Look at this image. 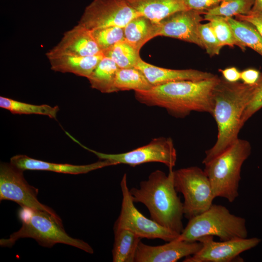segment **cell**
Instances as JSON below:
<instances>
[{
	"label": "cell",
	"mask_w": 262,
	"mask_h": 262,
	"mask_svg": "<svg viewBox=\"0 0 262 262\" xmlns=\"http://www.w3.org/2000/svg\"><path fill=\"white\" fill-rule=\"evenodd\" d=\"M220 78L215 75L201 81L170 82L147 91H134V97L142 104L164 108L178 118L185 117L192 112L212 114L213 91Z\"/></svg>",
	"instance_id": "obj_1"
},
{
	"label": "cell",
	"mask_w": 262,
	"mask_h": 262,
	"mask_svg": "<svg viewBox=\"0 0 262 262\" xmlns=\"http://www.w3.org/2000/svg\"><path fill=\"white\" fill-rule=\"evenodd\" d=\"M254 85L230 82L220 78L213 91L211 114L217 127V139L214 145L205 151L203 164L224 152L239 138L244 126L242 117L251 99Z\"/></svg>",
	"instance_id": "obj_2"
},
{
	"label": "cell",
	"mask_w": 262,
	"mask_h": 262,
	"mask_svg": "<svg viewBox=\"0 0 262 262\" xmlns=\"http://www.w3.org/2000/svg\"><path fill=\"white\" fill-rule=\"evenodd\" d=\"M174 170L166 175L160 170L151 172L139 188L130 190L134 202L143 203L152 220L179 235L184 228L183 204L177 195L174 183Z\"/></svg>",
	"instance_id": "obj_3"
},
{
	"label": "cell",
	"mask_w": 262,
	"mask_h": 262,
	"mask_svg": "<svg viewBox=\"0 0 262 262\" xmlns=\"http://www.w3.org/2000/svg\"><path fill=\"white\" fill-rule=\"evenodd\" d=\"M18 217L22 223L21 228L8 238L0 240V246L12 247L20 238L34 239L42 246L51 248L60 243L79 248L92 254V247L83 240L72 238L65 231L63 223L50 214L38 210L21 207Z\"/></svg>",
	"instance_id": "obj_4"
},
{
	"label": "cell",
	"mask_w": 262,
	"mask_h": 262,
	"mask_svg": "<svg viewBox=\"0 0 262 262\" xmlns=\"http://www.w3.org/2000/svg\"><path fill=\"white\" fill-rule=\"evenodd\" d=\"M251 151L249 142L238 138L224 152L204 164V171L215 197L226 198L230 203L238 197L241 168Z\"/></svg>",
	"instance_id": "obj_5"
},
{
	"label": "cell",
	"mask_w": 262,
	"mask_h": 262,
	"mask_svg": "<svg viewBox=\"0 0 262 262\" xmlns=\"http://www.w3.org/2000/svg\"><path fill=\"white\" fill-rule=\"evenodd\" d=\"M246 219L231 213L225 206L213 204L205 212L190 219L178 239L197 241L205 236H215L220 241L247 237Z\"/></svg>",
	"instance_id": "obj_6"
},
{
	"label": "cell",
	"mask_w": 262,
	"mask_h": 262,
	"mask_svg": "<svg viewBox=\"0 0 262 262\" xmlns=\"http://www.w3.org/2000/svg\"><path fill=\"white\" fill-rule=\"evenodd\" d=\"M174 183L184 197L183 213L190 219L207 211L215 198L204 170L193 166L174 170Z\"/></svg>",
	"instance_id": "obj_7"
},
{
	"label": "cell",
	"mask_w": 262,
	"mask_h": 262,
	"mask_svg": "<svg viewBox=\"0 0 262 262\" xmlns=\"http://www.w3.org/2000/svg\"><path fill=\"white\" fill-rule=\"evenodd\" d=\"M122 195L120 214L114 226V231L130 230L140 238L160 239L170 242L178 238L180 235L148 219L135 207L127 184V176L124 174L120 182Z\"/></svg>",
	"instance_id": "obj_8"
},
{
	"label": "cell",
	"mask_w": 262,
	"mask_h": 262,
	"mask_svg": "<svg viewBox=\"0 0 262 262\" xmlns=\"http://www.w3.org/2000/svg\"><path fill=\"white\" fill-rule=\"evenodd\" d=\"M72 140L83 148L94 153L100 160H108L117 163L135 166L141 164L158 162L173 169L177 161V152L172 139L160 137L152 139L147 144L132 150L117 154L104 153L91 149L74 137Z\"/></svg>",
	"instance_id": "obj_9"
},
{
	"label": "cell",
	"mask_w": 262,
	"mask_h": 262,
	"mask_svg": "<svg viewBox=\"0 0 262 262\" xmlns=\"http://www.w3.org/2000/svg\"><path fill=\"white\" fill-rule=\"evenodd\" d=\"M23 171L10 163H0V200L13 201L21 207L47 212L62 223L53 209L38 200V189L28 183L24 177Z\"/></svg>",
	"instance_id": "obj_10"
},
{
	"label": "cell",
	"mask_w": 262,
	"mask_h": 262,
	"mask_svg": "<svg viewBox=\"0 0 262 262\" xmlns=\"http://www.w3.org/2000/svg\"><path fill=\"white\" fill-rule=\"evenodd\" d=\"M139 15L124 0H94L85 9L78 24L91 31L124 27Z\"/></svg>",
	"instance_id": "obj_11"
},
{
	"label": "cell",
	"mask_w": 262,
	"mask_h": 262,
	"mask_svg": "<svg viewBox=\"0 0 262 262\" xmlns=\"http://www.w3.org/2000/svg\"><path fill=\"white\" fill-rule=\"evenodd\" d=\"M197 241L201 249L195 254L186 257L183 262H232L241 260L242 253L256 246L261 241L257 237L216 242L213 236H205Z\"/></svg>",
	"instance_id": "obj_12"
},
{
	"label": "cell",
	"mask_w": 262,
	"mask_h": 262,
	"mask_svg": "<svg viewBox=\"0 0 262 262\" xmlns=\"http://www.w3.org/2000/svg\"><path fill=\"white\" fill-rule=\"evenodd\" d=\"M201 13L183 10L173 13L158 22V36H164L196 44L203 49L198 28L204 18Z\"/></svg>",
	"instance_id": "obj_13"
},
{
	"label": "cell",
	"mask_w": 262,
	"mask_h": 262,
	"mask_svg": "<svg viewBox=\"0 0 262 262\" xmlns=\"http://www.w3.org/2000/svg\"><path fill=\"white\" fill-rule=\"evenodd\" d=\"M202 245L199 241L178 239L159 246H149L140 242L134 262H176L198 252Z\"/></svg>",
	"instance_id": "obj_14"
},
{
	"label": "cell",
	"mask_w": 262,
	"mask_h": 262,
	"mask_svg": "<svg viewBox=\"0 0 262 262\" xmlns=\"http://www.w3.org/2000/svg\"><path fill=\"white\" fill-rule=\"evenodd\" d=\"M102 53L90 30L79 24L66 32L59 42L46 55L66 54L90 56Z\"/></svg>",
	"instance_id": "obj_15"
},
{
	"label": "cell",
	"mask_w": 262,
	"mask_h": 262,
	"mask_svg": "<svg viewBox=\"0 0 262 262\" xmlns=\"http://www.w3.org/2000/svg\"><path fill=\"white\" fill-rule=\"evenodd\" d=\"M10 163L23 171H48L74 175L85 174L103 167L118 164L108 160H102L85 165L57 164L35 159L25 155H15L10 159Z\"/></svg>",
	"instance_id": "obj_16"
},
{
	"label": "cell",
	"mask_w": 262,
	"mask_h": 262,
	"mask_svg": "<svg viewBox=\"0 0 262 262\" xmlns=\"http://www.w3.org/2000/svg\"><path fill=\"white\" fill-rule=\"evenodd\" d=\"M135 67L139 69L153 86L181 81H201L210 79L215 75L210 72L193 69H173L157 66L139 60Z\"/></svg>",
	"instance_id": "obj_17"
},
{
	"label": "cell",
	"mask_w": 262,
	"mask_h": 262,
	"mask_svg": "<svg viewBox=\"0 0 262 262\" xmlns=\"http://www.w3.org/2000/svg\"><path fill=\"white\" fill-rule=\"evenodd\" d=\"M103 53L90 56L66 54L46 55L51 69L61 73H70L88 78L103 57Z\"/></svg>",
	"instance_id": "obj_18"
},
{
	"label": "cell",
	"mask_w": 262,
	"mask_h": 262,
	"mask_svg": "<svg viewBox=\"0 0 262 262\" xmlns=\"http://www.w3.org/2000/svg\"><path fill=\"white\" fill-rule=\"evenodd\" d=\"M139 15L144 16L154 22L173 13L187 10L183 0H124Z\"/></svg>",
	"instance_id": "obj_19"
},
{
	"label": "cell",
	"mask_w": 262,
	"mask_h": 262,
	"mask_svg": "<svg viewBox=\"0 0 262 262\" xmlns=\"http://www.w3.org/2000/svg\"><path fill=\"white\" fill-rule=\"evenodd\" d=\"M125 40L136 49L158 35V23L141 15L132 19L124 27Z\"/></svg>",
	"instance_id": "obj_20"
},
{
	"label": "cell",
	"mask_w": 262,
	"mask_h": 262,
	"mask_svg": "<svg viewBox=\"0 0 262 262\" xmlns=\"http://www.w3.org/2000/svg\"><path fill=\"white\" fill-rule=\"evenodd\" d=\"M119 69L110 58L103 56L91 75L87 78L91 87L103 93L116 92L115 80Z\"/></svg>",
	"instance_id": "obj_21"
},
{
	"label": "cell",
	"mask_w": 262,
	"mask_h": 262,
	"mask_svg": "<svg viewBox=\"0 0 262 262\" xmlns=\"http://www.w3.org/2000/svg\"><path fill=\"white\" fill-rule=\"evenodd\" d=\"M114 234L113 262H134L137 248L141 238L127 229L115 230Z\"/></svg>",
	"instance_id": "obj_22"
},
{
	"label": "cell",
	"mask_w": 262,
	"mask_h": 262,
	"mask_svg": "<svg viewBox=\"0 0 262 262\" xmlns=\"http://www.w3.org/2000/svg\"><path fill=\"white\" fill-rule=\"evenodd\" d=\"M234 35L242 46L244 50L248 47L262 56V36L251 23L226 17Z\"/></svg>",
	"instance_id": "obj_23"
},
{
	"label": "cell",
	"mask_w": 262,
	"mask_h": 262,
	"mask_svg": "<svg viewBox=\"0 0 262 262\" xmlns=\"http://www.w3.org/2000/svg\"><path fill=\"white\" fill-rule=\"evenodd\" d=\"M0 107L8 110L14 114L40 115L55 119L59 111L58 106H51L48 104L35 105L15 99L0 97Z\"/></svg>",
	"instance_id": "obj_24"
},
{
	"label": "cell",
	"mask_w": 262,
	"mask_h": 262,
	"mask_svg": "<svg viewBox=\"0 0 262 262\" xmlns=\"http://www.w3.org/2000/svg\"><path fill=\"white\" fill-rule=\"evenodd\" d=\"M115 86L117 91H147L152 86L144 74L136 67L119 68L116 75Z\"/></svg>",
	"instance_id": "obj_25"
},
{
	"label": "cell",
	"mask_w": 262,
	"mask_h": 262,
	"mask_svg": "<svg viewBox=\"0 0 262 262\" xmlns=\"http://www.w3.org/2000/svg\"><path fill=\"white\" fill-rule=\"evenodd\" d=\"M139 52V50L124 40L116 43L103 54L111 59L119 68H127L135 67L141 58Z\"/></svg>",
	"instance_id": "obj_26"
},
{
	"label": "cell",
	"mask_w": 262,
	"mask_h": 262,
	"mask_svg": "<svg viewBox=\"0 0 262 262\" xmlns=\"http://www.w3.org/2000/svg\"><path fill=\"white\" fill-rule=\"evenodd\" d=\"M203 18L204 20L208 21L210 23L220 44L222 47L225 46L230 47L237 46L243 51H245L241 44L234 35L232 30L227 22L226 17L205 14Z\"/></svg>",
	"instance_id": "obj_27"
},
{
	"label": "cell",
	"mask_w": 262,
	"mask_h": 262,
	"mask_svg": "<svg viewBox=\"0 0 262 262\" xmlns=\"http://www.w3.org/2000/svg\"><path fill=\"white\" fill-rule=\"evenodd\" d=\"M255 0H223L217 6L207 11L204 15L232 17L239 15H246L252 10Z\"/></svg>",
	"instance_id": "obj_28"
},
{
	"label": "cell",
	"mask_w": 262,
	"mask_h": 262,
	"mask_svg": "<svg viewBox=\"0 0 262 262\" xmlns=\"http://www.w3.org/2000/svg\"><path fill=\"white\" fill-rule=\"evenodd\" d=\"M90 31L102 53L116 43L125 40L124 27L111 26Z\"/></svg>",
	"instance_id": "obj_29"
},
{
	"label": "cell",
	"mask_w": 262,
	"mask_h": 262,
	"mask_svg": "<svg viewBox=\"0 0 262 262\" xmlns=\"http://www.w3.org/2000/svg\"><path fill=\"white\" fill-rule=\"evenodd\" d=\"M198 33L206 53L213 57L219 54L222 47L220 44L214 32L208 22L200 23L198 28Z\"/></svg>",
	"instance_id": "obj_30"
},
{
	"label": "cell",
	"mask_w": 262,
	"mask_h": 262,
	"mask_svg": "<svg viewBox=\"0 0 262 262\" xmlns=\"http://www.w3.org/2000/svg\"><path fill=\"white\" fill-rule=\"evenodd\" d=\"M262 108V72L258 82L254 85L250 101L246 108L242 117L245 123L256 112Z\"/></svg>",
	"instance_id": "obj_31"
},
{
	"label": "cell",
	"mask_w": 262,
	"mask_h": 262,
	"mask_svg": "<svg viewBox=\"0 0 262 262\" xmlns=\"http://www.w3.org/2000/svg\"><path fill=\"white\" fill-rule=\"evenodd\" d=\"M223 0H183L187 10L198 11L202 15L217 6Z\"/></svg>",
	"instance_id": "obj_32"
},
{
	"label": "cell",
	"mask_w": 262,
	"mask_h": 262,
	"mask_svg": "<svg viewBox=\"0 0 262 262\" xmlns=\"http://www.w3.org/2000/svg\"><path fill=\"white\" fill-rule=\"evenodd\" d=\"M235 16L237 20L251 23L262 36V11L251 10L247 15H239Z\"/></svg>",
	"instance_id": "obj_33"
},
{
	"label": "cell",
	"mask_w": 262,
	"mask_h": 262,
	"mask_svg": "<svg viewBox=\"0 0 262 262\" xmlns=\"http://www.w3.org/2000/svg\"><path fill=\"white\" fill-rule=\"evenodd\" d=\"M260 75L261 72L257 69L247 68L241 72V80L246 84L253 85L257 83Z\"/></svg>",
	"instance_id": "obj_34"
},
{
	"label": "cell",
	"mask_w": 262,
	"mask_h": 262,
	"mask_svg": "<svg viewBox=\"0 0 262 262\" xmlns=\"http://www.w3.org/2000/svg\"><path fill=\"white\" fill-rule=\"evenodd\" d=\"M223 78L230 82H238L241 80V72L235 67H229L224 69H219Z\"/></svg>",
	"instance_id": "obj_35"
},
{
	"label": "cell",
	"mask_w": 262,
	"mask_h": 262,
	"mask_svg": "<svg viewBox=\"0 0 262 262\" xmlns=\"http://www.w3.org/2000/svg\"><path fill=\"white\" fill-rule=\"evenodd\" d=\"M251 10L262 11V0H255Z\"/></svg>",
	"instance_id": "obj_36"
}]
</instances>
